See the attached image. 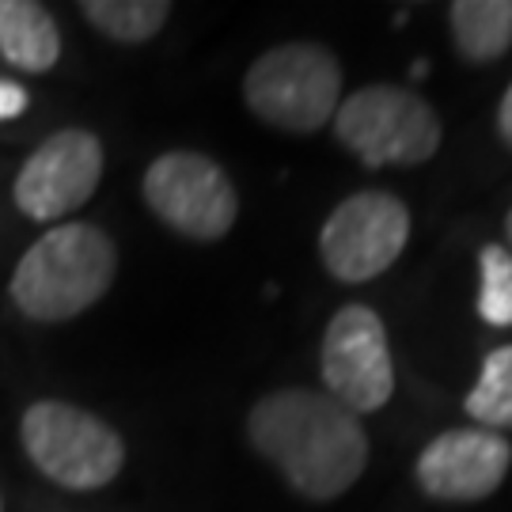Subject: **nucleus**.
<instances>
[{"instance_id":"1","label":"nucleus","mask_w":512,"mask_h":512,"mask_svg":"<svg viewBox=\"0 0 512 512\" xmlns=\"http://www.w3.org/2000/svg\"><path fill=\"white\" fill-rule=\"evenodd\" d=\"M247 433L258 456L270 459L296 494L311 501L346 494L368 463L361 418L334 403L327 391L285 387L258 399Z\"/></svg>"},{"instance_id":"2","label":"nucleus","mask_w":512,"mask_h":512,"mask_svg":"<svg viewBox=\"0 0 512 512\" xmlns=\"http://www.w3.org/2000/svg\"><path fill=\"white\" fill-rule=\"evenodd\" d=\"M118 274V251L95 224H57L27 247L12 274V304L38 323H65L103 300Z\"/></svg>"},{"instance_id":"3","label":"nucleus","mask_w":512,"mask_h":512,"mask_svg":"<svg viewBox=\"0 0 512 512\" xmlns=\"http://www.w3.org/2000/svg\"><path fill=\"white\" fill-rule=\"evenodd\" d=\"M338 141L368 167H414L440 148V118L421 95L368 84L334 110Z\"/></svg>"},{"instance_id":"4","label":"nucleus","mask_w":512,"mask_h":512,"mask_svg":"<svg viewBox=\"0 0 512 512\" xmlns=\"http://www.w3.org/2000/svg\"><path fill=\"white\" fill-rule=\"evenodd\" d=\"M342 95V69L315 42H285L262 54L243 80V99L266 126L315 133L327 126Z\"/></svg>"},{"instance_id":"5","label":"nucleus","mask_w":512,"mask_h":512,"mask_svg":"<svg viewBox=\"0 0 512 512\" xmlns=\"http://www.w3.org/2000/svg\"><path fill=\"white\" fill-rule=\"evenodd\" d=\"M19 437L31 463L65 490H99L114 482L126 463V444L107 421L57 399L31 406Z\"/></svg>"},{"instance_id":"6","label":"nucleus","mask_w":512,"mask_h":512,"mask_svg":"<svg viewBox=\"0 0 512 512\" xmlns=\"http://www.w3.org/2000/svg\"><path fill=\"white\" fill-rule=\"evenodd\" d=\"M145 202L171 232L190 239H220L232 232L239 198L217 160L202 152H164L145 171Z\"/></svg>"},{"instance_id":"7","label":"nucleus","mask_w":512,"mask_h":512,"mask_svg":"<svg viewBox=\"0 0 512 512\" xmlns=\"http://www.w3.org/2000/svg\"><path fill=\"white\" fill-rule=\"evenodd\" d=\"M323 384L349 414H372L395 395V365L384 319L365 304H346L327 323L319 349Z\"/></svg>"},{"instance_id":"8","label":"nucleus","mask_w":512,"mask_h":512,"mask_svg":"<svg viewBox=\"0 0 512 512\" xmlns=\"http://www.w3.org/2000/svg\"><path fill=\"white\" fill-rule=\"evenodd\" d=\"M410 239V209L387 190H361L338 205L319 232L323 266L338 281H372L403 255Z\"/></svg>"},{"instance_id":"9","label":"nucleus","mask_w":512,"mask_h":512,"mask_svg":"<svg viewBox=\"0 0 512 512\" xmlns=\"http://www.w3.org/2000/svg\"><path fill=\"white\" fill-rule=\"evenodd\" d=\"M103 179V145L88 129H57L27 156L16 175V205L23 217L50 224L88 202Z\"/></svg>"},{"instance_id":"10","label":"nucleus","mask_w":512,"mask_h":512,"mask_svg":"<svg viewBox=\"0 0 512 512\" xmlns=\"http://www.w3.org/2000/svg\"><path fill=\"white\" fill-rule=\"evenodd\" d=\"M512 448L490 429L440 433L418 456V486L437 501H482L505 482Z\"/></svg>"},{"instance_id":"11","label":"nucleus","mask_w":512,"mask_h":512,"mask_svg":"<svg viewBox=\"0 0 512 512\" xmlns=\"http://www.w3.org/2000/svg\"><path fill=\"white\" fill-rule=\"evenodd\" d=\"M0 54L23 73H50L61 57V31L35 0H0Z\"/></svg>"},{"instance_id":"12","label":"nucleus","mask_w":512,"mask_h":512,"mask_svg":"<svg viewBox=\"0 0 512 512\" xmlns=\"http://www.w3.org/2000/svg\"><path fill=\"white\" fill-rule=\"evenodd\" d=\"M448 19L467 61H497L512 46V0H456Z\"/></svg>"},{"instance_id":"13","label":"nucleus","mask_w":512,"mask_h":512,"mask_svg":"<svg viewBox=\"0 0 512 512\" xmlns=\"http://www.w3.org/2000/svg\"><path fill=\"white\" fill-rule=\"evenodd\" d=\"M95 31H103L114 42H148L152 35H160V27L171 16V4L167 0H88L80 8Z\"/></svg>"},{"instance_id":"14","label":"nucleus","mask_w":512,"mask_h":512,"mask_svg":"<svg viewBox=\"0 0 512 512\" xmlns=\"http://www.w3.org/2000/svg\"><path fill=\"white\" fill-rule=\"evenodd\" d=\"M463 410L478 421V429H512V346H501L486 357Z\"/></svg>"},{"instance_id":"15","label":"nucleus","mask_w":512,"mask_h":512,"mask_svg":"<svg viewBox=\"0 0 512 512\" xmlns=\"http://www.w3.org/2000/svg\"><path fill=\"white\" fill-rule=\"evenodd\" d=\"M478 315L490 327H512V255L501 243L478 251Z\"/></svg>"},{"instance_id":"16","label":"nucleus","mask_w":512,"mask_h":512,"mask_svg":"<svg viewBox=\"0 0 512 512\" xmlns=\"http://www.w3.org/2000/svg\"><path fill=\"white\" fill-rule=\"evenodd\" d=\"M27 110V92L12 84V80H0V122H8V118H19Z\"/></svg>"},{"instance_id":"17","label":"nucleus","mask_w":512,"mask_h":512,"mask_svg":"<svg viewBox=\"0 0 512 512\" xmlns=\"http://www.w3.org/2000/svg\"><path fill=\"white\" fill-rule=\"evenodd\" d=\"M497 129H501V137L512 145V84L509 92H505V99H501V110H497Z\"/></svg>"},{"instance_id":"18","label":"nucleus","mask_w":512,"mask_h":512,"mask_svg":"<svg viewBox=\"0 0 512 512\" xmlns=\"http://www.w3.org/2000/svg\"><path fill=\"white\" fill-rule=\"evenodd\" d=\"M505 232H509V243H512V209H509V217H505ZM509 255H512V247H509Z\"/></svg>"}]
</instances>
